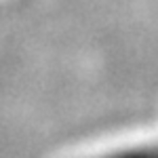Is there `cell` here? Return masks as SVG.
I'll use <instances>...</instances> for the list:
<instances>
[{
    "mask_svg": "<svg viewBox=\"0 0 158 158\" xmlns=\"http://www.w3.org/2000/svg\"><path fill=\"white\" fill-rule=\"evenodd\" d=\"M97 158H158V146H143V148H131V150H120L114 154Z\"/></svg>",
    "mask_w": 158,
    "mask_h": 158,
    "instance_id": "obj_1",
    "label": "cell"
}]
</instances>
